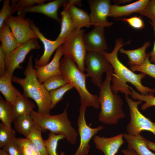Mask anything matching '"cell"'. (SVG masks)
<instances>
[{"mask_svg": "<svg viewBox=\"0 0 155 155\" xmlns=\"http://www.w3.org/2000/svg\"><path fill=\"white\" fill-rule=\"evenodd\" d=\"M60 69L61 75L67 83L71 85L78 91L80 98L81 104L95 108L100 107L99 96L91 94L86 84V74L82 72L73 61L64 55L60 60Z\"/></svg>", "mask_w": 155, "mask_h": 155, "instance_id": "5", "label": "cell"}, {"mask_svg": "<svg viewBox=\"0 0 155 155\" xmlns=\"http://www.w3.org/2000/svg\"><path fill=\"white\" fill-rule=\"evenodd\" d=\"M36 106V105L29 98L23 94H22L20 92L15 105L12 106L11 122H13L20 116L30 115Z\"/></svg>", "mask_w": 155, "mask_h": 155, "instance_id": "20", "label": "cell"}, {"mask_svg": "<svg viewBox=\"0 0 155 155\" xmlns=\"http://www.w3.org/2000/svg\"><path fill=\"white\" fill-rule=\"evenodd\" d=\"M84 32L83 29H75L68 35L62 46L63 55L72 59L83 73L88 51L83 38Z\"/></svg>", "mask_w": 155, "mask_h": 155, "instance_id": "6", "label": "cell"}, {"mask_svg": "<svg viewBox=\"0 0 155 155\" xmlns=\"http://www.w3.org/2000/svg\"><path fill=\"white\" fill-rule=\"evenodd\" d=\"M10 0H4L2 7L0 11V28L9 17L12 16L16 11L11 5Z\"/></svg>", "mask_w": 155, "mask_h": 155, "instance_id": "37", "label": "cell"}, {"mask_svg": "<svg viewBox=\"0 0 155 155\" xmlns=\"http://www.w3.org/2000/svg\"><path fill=\"white\" fill-rule=\"evenodd\" d=\"M73 88L71 85L67 83L57 89L49 92L51 100V109L53 108L63 99V96L67 91Z\"/></svg>", "mask_w": 155, "mask_h": 155, "instance_id": "31", "label": "cell"}, {"mask_svg": "<svg viewBox=\"0 0 155 155\" xmlns=\"http://www.w3.org/2000/svg\"><path fill=\"white\" fill-rule=\"evenodd\" d=\"M148 148L149 149L155 151V143L148 140Z\"/></svg>", "mask_w": 155, "mask_h": 155, "instance_id": "45", "label": "cell"}, {"mask_svg": "<svg viewBox=\"0 0 155 155\" xmlns=\"http://www.w3.org/2000/svg\"><path fill=\"white\" fill-rule=\"evenodd\" d=\"M128 42L123 43L122 38H117L115 40L114 49L111 53L102 52L104 56L113 67L114 73L111 80L112 84L111 86L112 92L115 94H117L120 92L124 93L125 95L128 96L131 92L127 84L129 82L134 85L142 94L154 95L155 88H149L141 83L142 80L145 78L146 74L142 72L139 74H135L123 64L118 58V51Z\"/></svg>", "mask_w": 155, "mask_h": 155, "instance_id": "1", "label": "cell"}, {"mask_svg": "<svg viewBox=\"0 0 155 155\" xmlns=\"http://www.w3.org/2000/svg\"><path fill=\"white\" fill-rule=\"evenodd\" d=\"M22 144L30 148L33 152L35 155H43L38 148L34 146L31 141L27 138H19Z\"/></svg>", "mask_w": 155, "mask_h": 155, "instance_id": "40", "label": "cell"}, {"mask_svg": "<svg viewBox=\"0 0 155 155\" xmlns=\"http://www.w3.org/2000/svg\"><path fill=\"white\" fill-rule=\"evenodd\" d=\"M43 83L46 89L49 92L68 83L61 74H57L48 78L43 82Z\"/></svg>", "mask_w": 155, "mask_h": 155, "instance_id": "32", "label": "cell"}, {"mask_svg": "<svg viewBox=\"0 0 155 155\" xmlns=\"http://www.w3.org/2000/svg\"><path fill=\"white\" fill-rule=\"evenodd\" d=\"M129 1V0H121V1H115V2H116V3L117 2L118 3H119V2L120 3H127L128 2H129L130 1Z\"/></svg>", "mask_w": 155, "mask_h": 155, "instance_id": "47", "label": "cell"}, {"mask_svg": "<svg viewBox=\"0 0 155 155\" xmlns=\"http://www.w3.org/2000/svg\"><path fill=\"white\" fill-rule=\"evenodd\" d=\"M5 54L0 46V76L4 75L6 73Z\"/></svg>", "mask_w": 155, "mask_h": 155, "instance_id": "41", "label": "cell"}, {"mask_svg": "<svg viewBox=\"0 0 155 155\" xmlns=\"http://www.w3.org/2000/svg\"><path fill=\"white\" fill-rule=\"evenodd\" d=\"M0 155H9L4 149L2 148L0 150Z\"/></svg>", "mask_w": 155, "mask_h": 155, "instance_id": "46", "label": "cell"}, {"mask_svg": "<svg viewBox=\"0 0 155 155\" xmlns=\"http://www.w3.org/2000/svg\"><path fill=\"white\" fill-rule=\"evenodd\" d=\"M16 137L15 131L11 127L2 122L0 123V147L2 148L11 140Z\"/></svg>", "mask_w": 155, "mask_h": 155, "instance_id": "35", "label": "cell"}, {"mask_svg": "<svg viewBox=\"0 0 155 155\" xmlns=\"http://www.w3.org/2000/svg\"><path fill=\"white\" fill-rule=\"evenodd\" d=\"M41 131L34 124L27 138L29 139L43 155H49Z\"/></svg>", "mask_w": 155, "mask_h": 155, "instance_id": "27", "label": "cell"}, {"mask_svg": "<svg viewBox=\"0 0 155 155\" xmlns=\"http://www.w3.org/2000/svg\"><path fill=\"white\" fill-rule=\"evenodd\" d=\"M32 59L31 54L28 58L24 72L25 77L22 78L13 76L12 81L22 86L24 95L35 101L38 106V113L42 115H49L51 100L49 92L38 80L33 67Z\"/></svg>", "mask_w": 155, "mask_h": 155, "instance_id": "2", "label": "cell"}, {"mask_svg": "<svg viewBox=\"0 0 155 155\" xmlns=\"http://www.w3.org/2000/svg\"><path fill=\"white\" fill-rule=\"evenodd\" d=\"M23 146L19 138L15 137L5 145L2 148L9 155H24Z\"/></svg>", "mask_w": 155, "mask_h": 155, "instance_id": "34", "label": "cell"}, {"mask_svg": "<svg viewBox=\"0 0 155 155\" xmlns=\"http://www.w3.org/2000/svg\"><path fill=\"white\" fill-rule=\"evenodd\" d=\"M149 0H139L125 5L111 6L109 16L117 18L129 16L133 13H140L145 8Z\"/></svg>", "mask_w": 155, "mask_h": 155, "instance_id": "19", "label": "cell"}, {"mask_svg": "<svg viewBox=\"0 0 155 155\" xmlns=\"http://www.w3.org/2000/svg\"><path fill=\"white\" fill-rule=\"evenodd\" d=\"M24 155H35L33 151L29 147L23 146Z\"/></svg>", "mask_w": 155, "mask_h": 155, "instance_id": "44", "label": "cell"}, {"mask_svg": "<svg viewBox=\"0 0 155 155\" xmlns=\"http://www.w3.org/2000/svg\"><path fill=\"white\" fill-rule=\"evenodd\" d=\"M155 35V27H153ZM150 60L151 62L155 64V40L153 50L150 52Z\"/></svg>", "mask_w": 155, "mask_h": 155, "instance_id": "43", "label": "cell"}, {"mask_svg": "<svg viewBox=\"0 0 155 155\" xmlns=\"http://www.w3.org/2000/svg\"><path fill=\"white\" fill-rule=\"evenodd\" d=\"M61 15V31L56 40L66 39L69 34L75 29L71 15L65 7H64Z\"/></svg>", "mask_w": 155, "mask_h": 155, "instance_id": "25", "label": "cell"}, {"mask_svg": "<svg viewBox=\"0 0 155 155\" xmlns=\"http://www.w3.org/2000/svg\"><path fill=\"white\" fill-rule=\"evenodd\" d=\"M139 14L149 18L152 27H155V0L149 1L145 9Z\"/></svg>", "mask_w": 155, "mask_h": 155, "instance_id": "38", "label": "cell"}, {"mask_svg": "<svg viewBox=\"0 0 155 155\" xmlns=\"http://www.w3.org/2000/svg\"><path fill=\"white\" fill-rule=\"evenodd\" d=\"M150 53H147L145 60L141 65L130 66L129 69L133 72L139 71L144 73L155 79V64L150 61Z\"/></svg>", "mask_w": 155, "mask_h": 155, "instance_id": "29", "label": "cell"}, {"mask_svg": "<svg viewBox=\"0 0 155 155\" xmlns=\"http://www.w3.org/2000/svg\"><path fill=\"white\" fill-rule=\"evenodd\" d=\"M125 99L129 106L130 120L126 127L127 134L136 136L140 135L143 131H148L155 135V122H153L143 115L140 111L138 105L142 101H134L128 96L125 95Z\"/></svg>", "mask_w": 155, "mask_h": 155, "instance_id": "7", "label": "cell"}, {"mask_svg": "<svg viewBox=\"0 0 155 155\" xmlns=\"http://www.w3.org/2000/svg\"><path fill=\"white\" fill-rule=\"evenodd\" d=\"M37 39L32 38L22 43L11 52L5 54L6 73L12 77L16 69L22 68V66L20 64L24 61L27 54L32 50L41 48Z\"/></svg>", "mask_w": 155, "mask_h": 155, "instance_id": "9", "label": "cell"}, {"mask_svg": "<svg viewBox=\"0 0 155 155\" xmlns=\"http://www.w3.org/2000/svg\"><path fill=\"white\" fill-rule=\"evenodd\" d=\"M123 137L127 143L128 147L134 150L137 155H155L148 148V140L140 135L133 136L124 133Z\"/></svg>", "mask_w": 155, "mask_h": 155, "instance_id": "21", "label": "cell"}, {"mask_svg": "<svg viewBox=\"0 0 155 155\" xmlns=\"http://www.w3.org/2000/svg\"><path fill=\"white\" fill-rule=\"evenodd\" d=\"M121 152L124 155H137L134 150L129 147L127 149L122 150Z\"/></svg>", "mask_w": 155, "mask_h": 155, "instance_id": "42", "label": "cell"}, {"mask_svg": "<svg viewBox=\"0 0 155 155\" xmlns=\"http://www.w3.org/2000/svg\"><path fill=\"white\" fill-rule=\"evenodd\" d=\"M62 45L57 49L52 61L42 67L35 65V73L39 82L41 84L46 79L55 75L61 74L60 69V59L63 55L62 51Z\"/></svg>", "mask_w": 155, "mask_h": 155, "instance_id": "17", "label": "cell"}, {"mask_svg": "<svg viewBox=\"0 0 155 155\" xmlns=\"http://www.w3.org/2000/svg\"><path fill=\"white\" fill-rule=\"evenodd\" d=\"M91 11L89 15L91 25L103 27H109L113 23L108 22L107 18L109 16L111 4L109 0H89Z\"/></svg>", "mask_w": 155, "mask_h": 155, "instance_id": "12", "label": "cell"}, {"mask_svg": "<svg viewBox=\"0 0 155 155\" xmlns=\"http://www.w3.org/2000/svg\"><path fill=\"white\" fill-rule=\"evenodd\" d=\"M123 133L110 137L95 135L93 142L96 147L104 155H115L124 143Z\"/></svg>", "mask_w": 155, "mask_h": 155, "instance_id": "16", "label": "cell"}, {"mask_svg": "<svg viewBox=\"0 0 155 155\" xmlns=\"http://www.w3.org/2000/svg\"><path fill=\"white\" fill-rule=\"evenodd\" d=\"M75 5L81 6V1L69 0L67 4L64 6L71 15L75 29L80 30L83 27L89 28L91 25L89 15L84 10L76 7Z\"/></svg>", "mask_w": 155, "mask_h": 155, "instance_id": "18", "label": "cell"}, {"mask_svg": "<svg viewBox=\"0 0 155 155\" xmlns=\"http://www.w3.org/2000/svg\"><path fill=\"white\" fill-rule=\"evenodd\" d=\"M25 15L18 13L17 16H11L5 22L16 37L18 46L34 38L38 37L31 27V20L25 19Z\"/></svg>", "mask_w": 155, "mask_h": 155, "instance_id": "11", "label": "cell"}, {"mask_svg": "<svg viewBox=\"0 0 155 155\" xmlns=\"http://www.w3.org/2000/svg\"><path fill=\"white\" fill-rule=\"evenodd\" d=\"M13 122L16 131L23 135L26 138L27 137L34 125L30 115L20 116Z\"/></svg>", "mask_w": 155, "mask_h": 155, "instance_id": "26", "label": "cell"}, {"mask_svg": "<svg viewBox=\"0 0 155 155\" xmlns=\"http://www.w3.org/2000/svg\"><path fill=\"white\" fill-rule=\"evenodd\" d=\"M69 1L67 0H55L47 3L22 8L20 10L18 13L24 15L27 12L42 13L60 23L61 20L58 16V10L61 7L66 5Z\"/></svg>", "mask_w": 155, "mask_h": 155, "instance_id": "14", "label": "cell"}, {"mask_svg": "<svg viewBox=\"0 0 155 155\" xmlns=\"http://www.w3.org/2000/svg\"><path fill=\"white\" fill-rule=\"evenodd\" d=\"M12 77L7 73L0 78V91L12 106L15 105L19 91L13 86Z\"/></svg>", "mask_w": 155, "mask_h": 155, "instance_id": "22", "label": "cell"}, {"mask_svg": "<svg viewBox=\"0 0 155 155\" xmlns=\"http://www.w3.org/2000/svg\"><path fill=\"white\" fill-rule=\"evenodd\" d=\"M85 70L87 77L91 78L92 82L100 88L102 83V75L113 67L105 57L102 52L95 51L87 53L85 61Z\"/></svg>", "mask_w": 155, "mask_h": 155, "instance_id": "8", "label": "cell"}, {"mask_svg": "<svg viewBox=\"0 0 155 155\" xmlns=\"http://www.w3.org/2000/svg\"><path fill=\"white\" fill-rule=\"evenodd\" d=\"M31 27L36 33L38 38L42 42L44 47L43 55L38 59H35V65L39 67L44 66L49 63L53 52L64 44L66 39H56L54 41L48 39L40 31L39 28L34 24L33 20H31Z\"/></svg>", "mask_w": 155, "mask_h": 155, "instance_id": "13", "label": "cell"}, {"mask_svg": "<svg viewBox=\"0 0 155 155\" xmlns=\"http://www.w3.org/2000/svg\"><path fill=\"white\" fill-rule=\"evenodd\" d=\"M65 138L62 134L56 135L50 132L47 139L44 140L46 149L49 155H65L63 152H61L60 154L57 152L58 142Z\"/></svg>", "mask_w": 155, "mask_h": 155, "instance_id": "28", "label": "cell"}, {"mask_svg": "<svg viewBox=\"0 0 155 155\" xmlns=\"http://www.w3.org/2000/svg\"><path fill=\"white\" fill-rule=\"evenodd\" d=\"M86 107L81 104L77 122L80 138V144L77 150L72 155H87L90 147V140L98 132L104 129L102 125L93 128L87 125L85 117Z\"/></svg>", "mask_w": 155, "mask_h": 155, "instance_id": "10", "label": "cell"}, {"mask_svg": "<svg viewBox=\"0 0 155 155\" xmlns=\"http://www.w3.org/2000/svg\"><path fill=\"white\" fill-rule=\"evenodd\" d=\"M128 87L131 91L129 95L133 99L145 102L141 106L142 110L144 111L150 106H155V97L154 95H142L137 92L131 87L128 86Z\"/></svg>", "mask_w": 155, "mask_h": 155, "instance_id": "33", "label": "cell"}, {"mask_svg": "<svg viewBox=\"0 0 155 155\" xmlns=\"http://www.w3.org/2000/svg\"><path fill=\"white\" fill-rule=\"evenodd\" d=\"M150 45L149 41L145 42L141 47L134 50H125L121 48L120 52L126 55L128 58V65H139L142 64L147 55L146 51Z\"/></svg>", "mask_w": 155, "mask_h": 155, "instance_id": "24", "label": "cell"}, {"mask_svg": "<svg viewBox=\"0 0 155 155\" xmlns=\"http://www.w3.org/2000/svg\"><path fill=\"white\" fill-rule=\"evenodd\" d=\"M68 102L63 112L58 115H42L34 111L30 115L34 124L42 132L48 130L56 135L62 134L69 142L73 145L76 142L78 134L68 118Z\"/></svg>", "mask_w": 155, "mask_h": 155, "instance_id": "4", "label": "cell"}, {"mask_svg": "<svg viewBox=\"0 0 155 155\" xmlns=\"http://www.w3.org/2000/svg\"><path fill=\"white\" fill-rule=\"evenodd\" d=\"M104 27L94 26L83 37L88 51L104 52L108 50L104 35Z\"/></svg>", "mask_w": 155, "mask_h": 155, "instance_id": "15", "label": "cell"}, {"mask_svg": "<svg viewBox=\"0 0 155 155\" xmlns=\"http://www.w3.org/2000/svg\"><path fill=\"white\" fill-rule=\"evenodd\" d=\"M105 78L100 87L99 92L100 107L99 121L107 124L115 125L119 120L125 117L123 110V100L117 94L113 93L111 88V81L114 73L113 69L106 72Z\"/></svg>", "mask_w": 155, "mask_h": 155, "instance_id": "3", "label": "cell"}, {"mask_svg": "<svg viewBox=\"0 0 155 155\" xmlns=\"http://www.w3.org/2000/svg\"><path fill=\"white\" fill-rule=\"evenodd\" d=\"M46 0H12L11 5L16 11H18L22 8L29 7L34 4L40 5L45 3Z\"/></svg>", "mask_w": 155, "mask_h": 155, "instance_id": "36", "label": "cell"}, {"mask_svg": "<svg viewBox=\"0 0 155 155\" xmlns=\"http://www.w3.org/2000/svg\"><path fill=\"white\" fill-rule=\"evenodd\" d=\"M119 20L125 21L132 28L136 29H140L144 27L143 20L140 17L135 16L129 18H119Z\"/></svg>", "mask_w": 155, "mask_h": 155, "instance_id": "39", "label": "cell"}, {"mask_svg": "<svg viewBox=\"0 0 155 155\" xmlns=\"http://www.w3.org/2000/svg\"><path fill=\"white\" fill-rule=\"evenodd\" d=\"M0 46L5 54L11 52L18 46L16 37L5 22L0 28Z\"/></svg>", "mask_w": 155, "mask_h": 155, "instance_id": "23", "label": "cell"}, {"mask_svg": "<svg viewBox=\"0 0 155 155\" xmlns=\"http://www.w3.org/2000/svg\"><path fill=\"white\" fill-rule=\"evenodd\" d=\"M12 105L2 97H0V119L2 123L11 127Z\"/></svg>", "mask_w": 155, "mask_h": 155, "instance_id": "30", "label": "cell"}]
</instances>
